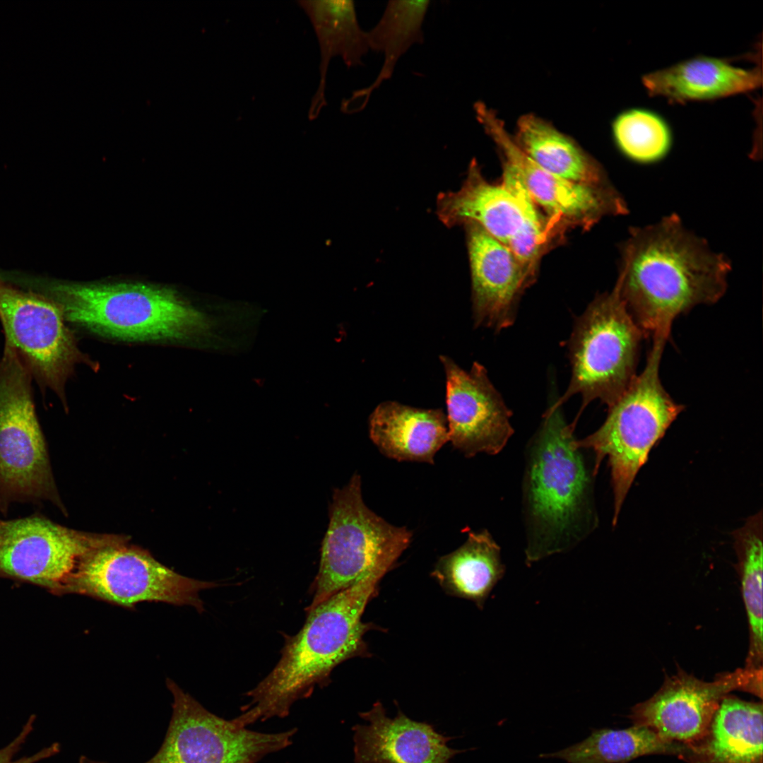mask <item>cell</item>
Masks as SVG:
<instances>
[{"label":"cell","instance_id":"5","mask_svg":"<svg viewBox=\"0 0 763 763\" xmlns=\"http://www.w3.org/2000/svg\"><path fill=\"white\" fill-rule=\"evenodd\" d=\"M668 338L665 334L653 336L644 369L608 407L602 425L593 434L576 440L579 448L593 452L596 475L603 459H608L614 499L613 526L651 450L684 410L668 394L660 379V365Z\"/></svg>","mask_w":763,"mask_h":763},{"label":"cell","instance_id":"21","mask_svg":"<svg viewBox=\"0 0 763 763\" xmlns=\"http://www.w3.org/2000/svg\"><path fill=\"white\" fill-rule=\"evenodd\" d=\"M369 434L380 452L398 461L434 463L449 442L442 409H422L396 401L380 403L369 418Z\"/></svg>","mask_w":763,"mask_h":763},{"label":"cell","instance_id":"10","mask_svg":"<svg viewBox=\"0 0 763 763\" xmlns=\"http://www.w3.org/2000/svg\"><path fill=\"white\" fill-rule=\"evenodd\" d=\"M172 714L163 743L146 763H256L289 746L297 729L276 733L250 731L204 708L172 680ZM85 763H104L90 758Z\"/></svg>","mask_w":763,"mask_h":763},{"label":"cell","instance_id":"25","mask_svg":"<svg viewBox=\"0 0 763 763\" xmlns=\"http://www.w3.org/2000/svg\"><path fill=\"white\" fill-rule=\"evenodd\" d=\"M514 139L535 164L550 173L587 185L606 184L597 165L574 141L534 115L519 119Z\"/></svg>","mask_w":763,"mask_h":763},{"label":"cell","instance_id":"30","mask_svg":"<svg viewBox=\"0 0 763 763\" xmlns=\"http://www.w3.org/2000/svg\"><path fill=\"white\" fill-rule=\"evenodd\" d=\"M35 719V716L31 715L18 735L8 745L0 749V763H37L57 755L60 751V745L58 743H54L34 755L14 759L15 755L21 750L23 745L33 731Z\"/></svg>","mask_w":763,"mask_h":763},{"label":"cell","instance_id":"27","mask_svg":"<svg viewBox=\"0 0 763 763\" xmlns=\"http://www.w3.org/2000/svg\"><path fill=\"white\" fill-rule=\"evenodd\" d=\"M743 598L747 612L750 643L745 668L762 669V514L750 516L733 532Z\"/></svg>","mask_w":763,"mask_h":763},{"label":"cell","instance_id":"23","mask_svg":"<svg viewBox=\"0 0 763 763\" xmlns=\"http://www.w3.org/2000/svg\"><path fill=\"white\" fill-rule=\"evenodd\" d=\"M504 572L500 547L484 530L469 531L461 546L437 560L430 575L447 594L482 609Z\"/></svg>","mask_w":763,"mask_h":763},{"label":"cell","instance_id":"26","mask_svg":"<svg viewBox=\"0 0 763 763\" xmlns=\"http://www.w3.org/2000/svg\"><path fill=\"white\" fill-rule=\"evenodd\" d=\"M684 749V743L666 740L647 727L634 725L625 729H592L581 742L539 757L567 763H627L649 755L678 757Z\"/></svg>","mask_w":763,"mask_h":763},{"label":"cell","instance_id":"24","mask_svg":"<svg viewBox=\"0 0 763 763\" xmlns=\"http://www.w3.org/2000/svg\"><path fill=\"white\" fill-rule=\"evenodd\" d=\"M429 1H389L378 23L366 32L369 50L384 54L382 68L369 86L354 91L342 102L345 113L361 111L373 93L392 76L399 59L415 44L424 41L422 24Z\"/></svg>","mask_w":763,"mask_h":763},{"label":"cell","instance_id":"13","mask_svg":"<svg viewBox=\"0 0 763 763\" xmlns=\"http://www.w3.org/2000/svg\"><path fill=\"white\" fill-rule=\"evenodd\" d=\"M120 537L78 531L39 515L0 520V574L59 591L82 556Z\"/></svg>","mask_w":763,"mask_h":763},{"label":"cell","instance_id":"12","mask_svg":"<svg viewBox=\"0 0 763 763\" xmlns=\"http://www.w3.org/2000/svg\"><path fill=\"white\" fill-rule=\"evenodd\" d=\"M736 690L762 699V669L738 668L704 682L678 668L652 697L634 706L629 717L666 740L688 743L705 733L722 699Z\"/></svg>","mask_w":763,"mask_h":763},{"label":"cell","instance_id":"4","mask_svg":"<svg viewBox=\"0 0 763 763\" xmlns=\"http://www.w3.org/2000/svg\"><path fill=\"white\" fill-rule=\"evenodd\" d=\"M30 290L61 309L66 321L124 341H182L204 332L207 321L173 290L144 283H79L31 278Z\"/></svg>","mask_w":763,"mask_h":763},{"label":"cell","instance_id":"14","mask_svg":"<svg viewBox=\"0 0 763 763\" xmlns=\"http://www.w3.org/2000/svg\"><path fill=\"white\" fill-rule=\"evenodd\" d=\"M476 118L520 177L536 204L555 217L590 225L608 214L627 213L625 202L606 184L591 186L550 173L535 164L506 131L502 122L481 102L474 105Z\"/></svg>","mask_w":763,"mask_h":763},{"label":"cell","instance_id":"16","mask_svg":"<svg viewBox=\"0 0 763 763\" xmlns=\"http://www.w3.org/2000/svg\"><path fill=\"white\" fill-rule=\"evenodd\" d=\"M464 225L474 323L501 331L514 322L520 295L532 279L505 244L475 223Z\"/></svg>","mask_w":763,"mask_h":763},{"label":"cell","instance_id":"11","mask_svg":"<svg viewBox=\"0 0 763 763\" xmlns=\"http://www.w3.org/2000/svg\"><path fill=\"white\" fill-rule=\"evenodd\" d=\"M0 320L9 342L39 384L61 399L76 364L85 362L61 309L42 295L0 278Z\"/></svg>","mask_w":763,"mask_h":763},{"label":"cell","instance_id":"3","mask_svg":"<svg viewBox=\"0 0 763 763\" xmlns=\"http://www.w3.org/2000/svg\"><path fill=\"white\" fill-rule=\"evenodd\" d=\"M568 424L554 403L527 446L523 507L527 564L567 551L588 537L598 518L595 476Z\"/></svg>","mask_w":763,"mask_h":763},{"label":"cell","instance_id":"22","mask_svg":"<svg viewBox=\"0 0 763 763\" xmlns=\"http://www.w3.org/2000/svg\"><path fill=\"white\" fill-rule=\"evenodd\" d=\"M297 3L309 18L320 49V81L308 112L309 120H314L326 105L325 89L331 60L339 57L348 68L361 66L369 49L353 1L303 0Z\"/></svg>","mask_w":763,"mask_h":763},{"label":"cell","instance_id":"20","mask_svg":"<svg viewBox=\"0 0 763 763\" xmlns=\"http://www.w3.org/2000/svg\"><path fill=\"white\" fill-rule=\"evenodd\" d=\"M762 703L726 695L698 739L684 743L686 763H762Z\"/></svg>","mask_w":763,"mask_h":763},{"label":"cell","instance_id":"1","mask_svg":"<svg viewBox=\"0 0 763 763\" xmlns=\"http://www.w3.org/2000/svg\"><path fill=\"white\" fill-rule=\"evenodd\" d=\"M730 269L728 259L671 215L630 230L617 282L644 335H670L678 316L722 297Z\"/></svg>","mask_w":763,"mask_h":763},{"label":"cell","instance_id":"9","mask_svg":"<svg viewBox=\"0 0 763 763\" xmlns=\"http://www.w3.org/2000/svg\"><path fill=\"white\" fill-rule=\"evenodd\" d=\"M218 586L180 575L120 537L82 556L59 591L128 608L141 602H163L191 605L201 613L199 592Z\"/></svg>","mask_w":763,"mask_h":763},{"label":"cell","instance_id":"6","mask_svg":"<svg viewBox=\"0 0 763 763\" xmlns=\"http://www.w3.org/2000/svg\"><path fill=\"white\" fill-rule=\"evenodd\" d=\"M329 517L307 611L374 569L395 567L413 537L406 526L389 524L366 506L357 472L347 485L333 491Z\"/></svg>","mask_w":763,"mask_h":763},{"label":"cell","instance_id":"15","mask_svg":"<svg viewBox=\"0 0 763 763\" xmlns=\"http://www.w3.org/2000/svg\"><path fill=\"white\" fill-rule=\"evenodd\" d=\"M446 374L449 441L466 457L499 453L514 433L511 412L488 378L474 362L470 372L440 356Z\"/></svg>","mask_w":763,"mask_h":763},{"label":"cell","instance_id":"19","mask_svg":"<svg viewBox=\"0 0 763 763\" xmlns=\"http://www.w3.org/2000/svg\"><path fill=\"white\" fill-rule=\"evenodd\" d=\"M735 59L699 55L644 75L649 95L673 103L710 101L757 89L762 62L753 68L735 66Z\"/></svg>","mask_w":763,"mask_h":763},{"label":"cell","instance_id":"8","mask_svg":"<svg viewBox=\"0 0 763 763\" xmlns=\"http://www.w3.org/2000/svg\"><path fill=\"white\" fill-rule=\"evenodd\" d=\"M31 374L5 341L0 362V512L49 502L64 514L31 392Z\"/></svg>","mask_w":763,"mask_h":763},{"label":"cell","instance_id":"7","mask_svg":"<svg viewBox=\"0 0 763 763\" xmlns=\"http://www.w3.org/2000/svg\"><path fill=\"white\" fill-rule=\"evenodd\" d=\"M644 336L616 282L610 292L598 296L576 319L569 343L570 383L555 404L561 406L574 394L581 396L582 405L576 420L593 401L610 406L637 375Z\"/></svg>","mask_w":763,"mask_h":763},{"label":"cell","instance_id":"28","mask_svg":"<svg viewBox=\"0 0 763 763\" xmlns=\"http://www.w3.org/2000/svg\"><path fill=\"white\" fill-rule=\"evenodd\" d=\"M617 147L628 159L650 164L664 158L673 142L672 128L659 113L646 107L622 111L612 124Z\"/></svg>","mask_w":763,"mask_h":763},{"label":"cell","instance_id":"29","mask_svg":"<svg viewBox=\"0 0 763 763\" xmlns=\"http://www.w3.org/2000/svg\"><path fill=\"white\" fill-rule=\"evenodd\" d=\"M514 170L516 174V188L524 209V215L520 227L506 246L532 279L538 259L546 244L548 237L546 226L537 210L536 204L529 195L518 173L514 169Z\"/></svg>","mask_w":763,"mask_h":763},{"label":"cell","instance_id":"2","mask_svg":"<svg viewBox=\"0 0 763 763\" xmlns=\"http://www.w3.org/2000/svg\"><path fill=\"white\" fill-rule=\"evenodd\" d=\"M393 569L379 566L313 609L300 632L288 639L271 673L246 696L249 702L234 720L247 727L258 721L287 716L292 704L329 683L332 670L354 657L371 655L365 634L379 627L362 621L384 576Z\"/></svg>","mask_w":763,"mask_h":763},{"label":"cell","instance_id":"18","mask_svg":"<svg viewBox=\"0 0 763 763\" xmlns=\"http://www.w3.org/2000/svg\"><path fill=\"white\" fill-rule=\"evenodd\" d=\"M436 213L446 227L475 223L507 245L524 215L514 170L504 165L502 184H492L483 177L473 159L462 186L439 194Z\"/></svg>","mask_w":763,"mask_h":763},{"label":"cell","instance_id":"17","mask_svg":"<svg viewBox=\"0 0 763 763\" xmlns=\"http://www.w3.org/2000/svg\"><path fill=\"white\" fill-rule=\"evenodd\" d=\"M367 725L352 727L354 763H451L458 754L448 743L457 737L439 733L434 725L410 718L398 707L391 718L380 701L360 712Z\"/></svg>","mask_w":763,"mask_h":763}]
</instances>
